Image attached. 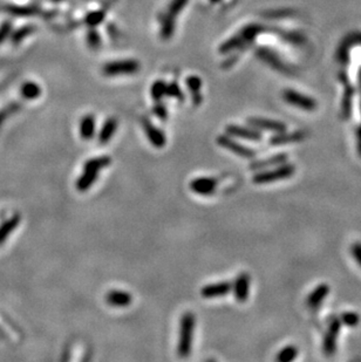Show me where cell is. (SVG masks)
Here are the masks:
<instances>
[{
	"label": "cell",
	"instance_id": "4316f807",
	"mask_svg": "<svg viewBox=\"0 0 361 362\" xmlns=\"http://www.w3.org/2000/svg\"><path fill=\"white\" fill-rule=\"evenodd\" d=\"M35 31H36L35 26H33V25L23 26V27L18 28L17 31L12 32V34H11V42L16 46L19 45L21 41H24L27 36L32 35Z\"/></svg>",
	"mask_w": 361,
	"mask_h": 362
},
{
	"label": "cell",
	"instance_id": "7c38bea8",
	"mask_svg": "<svg viewBox=\"0 0 361 362\" xmlns=\"http://www.w3.org/2000/svg\"><path fill=\"white\" fill-rule=\"evenodd\" d=\"M218 180L213 177H197L189 184L191 191L201 196H211L216 191Z\"/></svg>",
	"mask_w": 361,
	"mask_h": 362
},
{
	"label": "cell",
	"instance_id": "836d02e7",
	"mask_svg": "<svg viewBox=\"0 0 361 362\" xmlns=\"http://www.w3.org/2000/svg\"><path fill=\"white\" fill-rule=\"evenodd\" d=\"M103 19H105V13H103L102 11H95V12H92L88 14L84 21H86V24L88 26L94 27V26H98L99 24H101Z\"/></svg>",
	"mask_w": 361,
	"mask_h": 362
},
{
	"label": "cell",
	"instance_id": "d6986e66",
	"mask_svg": "<svg viewBox=\"0 0 361 362\" xmlns=\"http://www.w3.org/2000/svg\"><path fill=\"white\" fill-rule=\"evenodd\" d=\"M117 125H119V121H117L116 117H109V119L105 121L98 138L100 145H107L113 139L114 134L117 130Z\"/></svg>",
	"mask_w": 361,
	"mask_h": 362
},
{
	"label": "cell",
	"instance_id": "8fae6325",
	"mask_svg": "<svg viewBox=\"0 0 361 362\" xmlns=\"http://www.w3.org/2000/svg\"><path fill=\"white\" fill-rule=\"evenodd\" d=\"M225 131L228 135L232 136V138H239L252 142H260L261 140H263L260 131H258L257 129L253 127L248 128L237 124H229L225 127Z\"/></svg>",
	"mask_w": 361,
	"mask_h": 362
},
{
	"label": "cell",
	"instance_id": "7a4b0ae2",
	"mask_svg": "<svg viewBox=\"0 0 361 362\" xmlns=\"http://www.w3.org/2000/svg\"><path fill=\"white\" fill-rule=\"evenodd\" d=\"M264 31V27L259 24H250L243 27L238 33H236L234 36L224 41L219 47V52L223 54H228L230 52L242 49L250 42L253 41L261 32Z\"/></svg>",
	"mask_w": 361,
	"mask_h": 362
},
{
	"label": "cell",
	"instance_id": "4dcf8cb0",
	"mask_svg": "<svg viewBox=\"0 0 361 362\" xmlns=\"http://www.w3.org/2000/svg\"><path fill=\"white\" fill-rule=\"evenodd\" d=\"M294 11L290 9H281V10H271L264 12V18H267V19H283V18H289L292 17Z\"/></svg>",
	"mask_w": 361,
	"mask_h": 362
},
{
	"label": "cell",
	"instance_id": "7402d4cb",
	"mask_svg": "<svg viewBox=\"0 0 361 362\" xmlns=\"http://www.w3.org/2000/svg\"><path fill=\"white\" fill-rule=\"evenodd\" d=\"M98 177L99 171H95V170H83L82 175L77 178L75 183L76 189L81 191V193L89 190L92 186L95 183V180L98 179Z\"/></svg>",
	"mask_w": 361,
	"mask_h": 362
},
{
	"label": "cell",
	"instance_id": "d6a6232c",
	"mask_svg": "<svg viewBox=\"0 0 361 362\" xmlns=\"http://www.w3.org/2000/svg\"><path fill=\"white\" fill-rule=\"evenodd\" d=\"M186 83H187V87L189 88V91L191 92V94L201 93V88H202L201 77H198L196 75L188 76L186 80Z\"/></svg>",
	"mask_w": 361,
	"mask_h": 362
},
{
	"label": "cell",
	"instance_id": "f1b7e54d",
	"mask_svg": "<svg viewBox=\"0 0 361 362\" xmlns=\"http://www.w3.org/2000/svg\"><path fill=\"white\" fill-rule=\"evenodd\" d=\"M167 86L168 84L162 80H158L153 84L150 94H152L155 101H161L164 97H167Z\"/></svg>",
	"mask_w": 361,
	"mask_h": 362
},
{
	"label": "cell",
	"instance_id": "d4e9b609",
	"mask_svg": "<svg viewBox=\"0 0 361 362\" xmlns=\"http://www.w3.org/2000/svg\"><path fill=\"white\" fill-rule=\"evenodd\" d=\"M7 12L12 13L13 16L16 17H32L34 14L39 13V9L35 6H29V5H7L5 7Z\"/></svg>",
	"mask_w": 361,
	"mask_h": 362
},
{
	"label": "cell",
	"instance_id": "8992f818",
	"mask_svg": "<svg viewBox=\"0 0 361 362\" xmlns=\"http://www.w3.org/2000/svg\"><path fill=\"white\" fill-rule=\"evenodd\" d=\"M341 330V320L338 316H331L329 328L324 338V352L326 355L332 356L334 355L335 349H337V338L338 334L340 333Z\"/></svg>",
	"mask_w": 361,
	"mask_h": 362
},
{
	"label": "cell",
	"instance_id": "74e56055",
	"mask_svg": "<svg viewBox=\"0 0 361 362\" xmlns=\"http://www.w3.org/2000/svg\"><path fill=\"white\" fill-rule=\"evenodd\" d=\"M153 112H154L155 115H156L161 121H167V119H168V110H167V107H165V105L163 102L156 101V105L154 106Z\"/></svg>",
	"mask_w": 361,
	"mask_h": 362
},
{
	"label": "cell",
	"instance_id": "ba28073f",
	"mask_svg": "<svg viewBox=\"0 0 361 362\" xmlns=\"http://www.w3.org/2000/svg\"><path fill=\"white\" fill-rule=\"evenodd\" d=\"M256 55L260 59L261 61L270 66L271 68L276 69L279 73L283 74H292V69L284 62L281 57L276 53V52L271 51L270 49H265V47H260L256 51Z\"/></svg>",
	"mask_w": 361,
	"mask_h": 362
},
{
	"label": "cell",
	"instance_id": "5b68a950",
	"mask_svg": "<svg viewBox=\"0 0 361 362\" xmlns=\"http://www.w3.org/2000/svg\"><path fill=\"white\" fill-rule=\"evenodd\" d=\"M141 65L138 60L127 59V60H117L106 64L102 67V73L106 76H120V75H132L136 74Z\"/></svg>",
	"mask_w": 361,
	"mask_h": 362
},
{
	"label": "cell",
	"instance_id": "9a60e30c",
	"mask_svg": "<svg viewBox=\"0 0 361 362\" xmlns=\"http://www.w3.org/2000/svg\"><path fill=\"white\" fill-rule=\"evenodd\" d=\"M232 291V283L231 282H219L209 284L202 287L201 295L205 299H213L220 298L230 293Z\"/></svg>",
	"mask_w": 361,
	"mask_h": 362
},
{
	"label": "cell",
	"instance_id": "603a6c76",
	"mask_svg": "<svg viewBox=\"0 0 361 362\" xmlns=\"http://www.w3.org/2000/svg\"><path fill=\"white\" fill-rule=\"evenodd\" d=\"M19 223H20V216L13 215L12 217H10L9 219H6L2 225H0V245L6 242L7 237L16 230Z\"/></svg>",
	"mask_w": 361,
	"mask_h": 362
},
{
	"label": "cell",
	"instance_id": "d590c367",
	"mask_svg": "<svg viewBox=\"0 0 361 362\" xmlns=\"http://www.w3.org/2000/svg\"><path fill=\"white\" fill-rule=\"evenodd\" d=\"M87 42H88V45H89L91 49H93V50L100 49V46H101L100 34H99L97 31H94V29H91L87 34Z\"/></svg>",
	"mask_w": 361,
	"mask_h": 362
},
{
	"label": "cell",
	"instance_id": "4fadbf2b",
	"mask_svg": "<svg viewBox=\"0 0 361 362\" xmlns=\"http://www.w3.org/2000/svg\"><path fill=\"white\" fill-rule=\"evenodd\" d=\"M142 125L146 131L147 138L149 140V142L152 143L155 148L161 149V148H163L165 146V143H167V138H165V134L163 130L155 127V125L147 119V117H145V119L142 120Z\"/></svg>",
	"mask_w": 361,
	"mask_h": 362
},
{
	"label": "cell",
	"instance_id": "cb8c5ba5",
	"mask_svg": "<svg viewBox=\"0 0 361 362\" xmlns=\"http://www.w3.org/2000/svg\"><path fill=\"white\" fill-rule=\"evenodd\" d=\"M110 163H112V158H110V156H108V155L89 158V160L84 162L83 170H95V171H100V170L109 167Z\"/></svg>",
	"mask_w": 361,
	"mask_h": 362
},
{
	"label": "cell",
	"instance_id": "7bdbcfd3",
	"mask_svg": "<svg viewBox=\"0 0 361 362\" xmlns=\"http://www.w3.org/2000/svg\"><path fill=\"white\" fill-rule=\"evenodd\" d=\"M53 2H55V3H58V2H62V0H53Z\"/></svg>",
	"mask_w": 361,
	"mask_h": 362
},
{
	"label": "cell",
	"instance_id": "ab89813d",
	"mask_svg": "<svg viewBox=\"0 0 361 362\" xmlns=\"http://www.w3.org/2000/svg\"><path fill=\"white\" fill-rule=\"evenodd\" d=\"M191 99H193L194 106L198 107L202 105V100H203V97H202L201 93H196V94H191Z\"/></svg>",
	"mask_w": 361,
	"mask_h": 362
},
{
	"label": "cell",
	"instance_id": "484cf974",
	"mask_svg": "<svg viewBox=\"0 0 361 362\" xmlns=\"http://www.w3.org/2000/svg\"><path fill=\"white\" fill-rule=\"evenodd\" d=\"M20 94L23 95V98L27 100H35L41 95V87L36 82L27 81V82L23 83V86H21Z\"/></svg>",
	"mask_w": 361,
	"mask_h": 362
},
{
	"label": "cell",
	"instance_id": "60d3db41",
	"mask_svg": "<svg viewBox=\"0 0 361 362\" xmlns=\"http://www.w3.org/2000/svg\"><path fill=\"white\" fill-rule=\"evenodd\" d=\"M356 142H358V153L361 156V125L356 129Z\"/></svg>",
	"mask_w": 361,
	"mask_h": 362
},
{
	"label": "cell",
	"instance_id": "5bb4252c",
	"mask_svg": "<svg viewBox=\"0 0 361 362\" xmlns=\"http://www.w3.org/2000/svg\"><path fill=\"white\" fill-rule=\"evenodd\" d=\"M246 122L256 129H261L265 131L272 132H283L286 131V124L281 121L263 119V117H249Z\"/></svg>",
	"mask_w": 361,
	"mask_h": 362
},
{
	"label": "cell",
	"instance_id": "ac0fdd59",
	"mask_svg": "<svg viewBox=\"0 0 361 362\" xmlns=\"http://www.w3.org/2000/svg\"><path fill=\"white\" fill-rule=\"evenodd\" d=\"M287 160H289V156H287L286 153H281L277 155H274V156L265 158V160L260 161H255L250 164V170H253V171H259V170L274 167V165H281L286 163Z\"/></svg>",
	"mask_w": 361,
	"mask_h": 362
},
{
	"label": "cell",
	"instance_id": "9c48e42d",
	"mask_svg": "<svg viewBox=\"0 0 361 362\" xmlns=\"http://www.w3.org/2000/svg\"><path fill=\"white\" fill-rule=\"evenodd\" d=\"M216 142L217 145L224 148V149L229 150L231 153H234L237 155V156H241L243 158H253L256 157L257 155L255 150L250 149V148L241 145V143H238L237 141H235V140L232 139V136L228 134L219 135L218 138H217Z\"/></svg>",
	"mask_w": 361,
	"mask_h": 362
},
{
	"label": "cell",
	"instance_id": "ffe728a7",
	"mask_svg": "<svg viewBox=\"0 0 361 362\" xmlns=\"http://www.w3.org/2000/svg\"><path fill=\"white\" fill-rule=\"evenodd\" d=\"M330 293V287L327 284H320L313 290L307 297V305L311 308L319 307V305L325 300Z\"/></svg>",
	"mask_w": 361,
	"mask_h": 362
},
{
	"label": "cell",
	"instance_id": "f546056e",
	"mask_svg": "<svg viewBox=\"0 0 361 362\" xmlns=\"http://www.w3.org/2000/svg\"><path fill=\"white\" fill-rule=\"evenodd\" d=\"M279 35H281L284 40H286L287 42L292 43V45H304L305 43V36L300 34V33L281 31L279 32Z\"/></svg>",
	"mask_w": 361,
	"mask_h": 362
},
{
	"label": "cell",
	"instance_id": "1f68e13d",
	"mask_svg": "<svg viewBox=\"0 0 361 362\" xmlns=\"http://www.w3.org/2000/svg\"><path fill=\"white\" fill-rule=\"evenodd\" d=\"M341 323L348 327H355L360 323V316L355 312H344L340 316Z\"/></svg>",
	"mask_w": 361,
	"mask_h": 362
},
{
	"label": "cell",
	"instance_id": "2e32d148",
	"mask_svg": "<svg viewBox=\"0 0 361 362\" xmlns=\"http://www.w3.org/2000/svg\"><path fill=\"white\" fill-rule=\"evenodd\" d=\"M306 139V132L305 131H293V132H276L270 139L271 146H282L287 143H297L301 142Z\"/></svg>",
	"mask_w": 361,
	"mask_h": 362
},
{
	"label": "cell",
	"instance_id": "83f0119b",
	"mask_svg": "<svg viewBox=\"0 0 361 362\" xmlns=\"http://www.w3.org/2000/svg\"><path fill=\"white\" fill-rule=\"evenodd\" d=\"M298 356V348L296 346H286L281 349V352L277 354L276 360L278 362H290L296 359Z\"/></svg>",
	"mask_w": 361,
	"mask_h": 362
},
{
	"label": "cell",
	"instance_id": "f35d334b",
	"mask_svg": "<svg viewBox=\"0 0 361 362\" xmlns=\"http://www.w3.org/2000/svg\"><path fill=\"white\" fill-rule=\"evenodd\" d=\"M352 254L353 257H354V259L356 260V263L361 266V243L353 244Z\"/></svg>",
	"mask_w": 361,
	"mask_h": 362
},
{
	"label": "cell",
	"instance_id": "e575fe53",
	"mask_svg": "<svg viewBox=\"0 0 361 362\" xmlns=\"http://www.w3.org/2000/svg\"><path fill=\"white\" fill-rule=\"evenodd\" d=\"M12 29H13V24L12 21L10 20H5L2 25H0V45L10 38L11 34H12Z\"/></svg>",
	"mask_w": 361,
	"mask_h": 362
},
{
	"label": "cell",
	"instance_id": "e0dca14e",
	"mask_svg": "<svg viewBox=\"0 0 361 362\" xmlns=\"http://www.w3.org/2000/svg\"><path fill=\"white\" fill-rule=\"evenodd\" d=\"M106 301L113 307H128L132 302V297L127 291L112 290L106 294Z\"/></svg>",
	"mask_w": 361,
	"mask_h": 362
},
{
	"label": "cell",
	"instance_id": "3957f363",
	"mask_svg": "<svg viewBox=\"0 0 361 362\" xmlns=\"http://www.w3.org/2000/svg\"><path fill=\"white\" fill-rule=\"evenodd\" d=\"M189 0H172L169 4L167 11H165L164 16L162 17L161 20V31L160 35L163 40H169L172 38L175 32V24L177 16L184 10Z\"/></svg>",
	"mask_w": 361,
	"mask_h": 362
},
{
	"label": "cell",
	"instance_id": "277c9868",
	"mask_svg": "<svg viewBox=\"0 0 361 362\" xmlns=\"http://www.w3.org/2000/svg\"><path fill=\"white\" fill-rule=\"evenodd\" d=\"M296 172V167L291 163H284L278 165L277 168L267 170V171H261L256 173L252 177V182L255 184H267L276 182V180H282L292 177Z\"/></svg>",
	"mask_w": 361,
	"mask_h": 362
},
{
	"label": "cell",
	"instance_id": "44dd1931",
	"mask_svg": "<svg viewBox=\"0 0 361 362\" xmlns=\"http://www.w3.org/2000/svg\"><path fill=\"white\" fill-rule=\"evenodd\" d=\"M95 134V117L92 114H87L80 122V135L83 141H91Z\"/></svg>",
	"mask_w": 361,
	"mask_h": 362
},
{
	"label": "cell",
	"instance_id": "6da1fadb",
	"mask_svg": "<svg viewBox=\"0 0 361 362\" xmlns=\"http://www.w3.org/2000/svg\"><path fill=\"white\" fill-rule=\"evenodd\" d=\"M196 325V318L193 312L183 313L179 320V334L177 343V354L179 357L186 359L193 350L194 332Z\"/></svg>",
	"mask_w": 361,
	"mask_h": 362
},
{
	"label": "cell",
	"instance_id": "52a82bcc",
	"mask_svg": "<svg viewBox=\"0 0 361 362\" xmlns=\"http://www.w3.org/2000/svg\"><path fill=\"white\" fill-rule=\"evenodd\" d=\"M282 97L284 101L289 103V105L298 107V108L306 110V112H313L317 108V102L314 99L298 93V92L293 89H285L283 92Z\"/></svg>",
	"mask_w": 361,
	"mask_h": 362
},
{
	"label": "cell",
	"instance_id": "8d00e7d4",
	"mask_svg": "<svg viewBox=\"0 0 361 362\" xmlns=\"http://www.w3.org/2000/svg\"><path fill=\"white\" fill-rule=\"evenodd\" d=\"M167 97L177 99L180 102L184 100V95L182 93V91H180L178 84L175 82H171L170 84H168L167 86Z\"/></svg>",
	"mask_w": 361,
	"mask_h": 362
},
{
	"label": "cell",
	"instance_id": "30bf717a",
	"mask_svg": "<svg viewBox=\"0 0 361 362\" xmlns=\"http://www.w3.org/2000/svg\"><path fill=\"white\" fill-rule=\"evenodd\" d=\"M250 285H251V277L248 272H242L236 277L235 283L232 284L235 299L238 302H245L249 299Z\"/></svg>",
	"mask_w": 361,
	"mask_h": 362
},
{
	"label": "cell",
	"instance_id": "b9f144b4",
	"mask_svg": "<svg viewBox=\"0 0 361 362\" xmlns=\"http://www.w3.org/2000/svg\"><path fill=\"white\" fill-rule=\"evenodd\" d=\"M211 2H212V3H218L219 0H211Z\"/></svg>",
	"mask_w": 361,
	"mask_h": 362
}]
</instances>
